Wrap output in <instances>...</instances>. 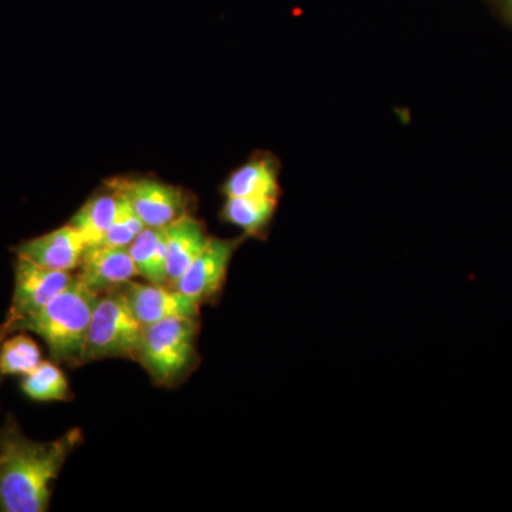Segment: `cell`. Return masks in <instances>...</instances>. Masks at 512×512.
<instances>
[{"label":"cell","mask_w":512,"mask_h":512,"mask_svg":"<svg viewBox=\"0 0 512 512\" xmlns=\"http://www.w3.org/2000/svg\"><path fill=\"white\" fill-rule=\"evenodd\" d=\"M80 439L74 429L57 440L35 441L15 417H6L0 427V512L49 510L53 481Z\"/></svg>","instance_id":"1"},{"label":"cell","mask_w":512,"mask_h":512,"mask_svg":"<svg viewBox=\"0 0 512 512\" xmlns=\"http://www.w3.org/2000/svg\"><path fill=\"white\" fill-rule=\"evenodd\" d=\"M100 295L74 275L72 284L30 318L16 323L10 335L30 332L45 340L50 359L62 365H82L84 342Z\"/></svg>","instance_id":"2"},{"label":"cell","mask_w":512,"mask_h":512,"mask_svg":"<svg viewBox=\"0 0 512 512\" xmlns=\"http://www.w3.org/2000/svg\"><path fill=\"white\" fill-rule=\"evenodd\" d=\"M197 319L170 318L143 326L137 362L161 386H170L191 369L197 359Z\"/></svg>","instance_id":"3"},{"label":"cell","mask_w":512,"mask_h":512,"mask_svg":"<svg viewBox=\"0 0 512 512\" xmlns=\"http://www.w3.org/2000/svg\"><path fill=\"white\" fill-rule=\"evenodd\" d=\"M143 325L119 289L100 295L84 342L82 363L124 357L136 360Z\"/></svg>","instance_id":"4"},{"label":"cell","mask_w":512,"mask_h":512,"mask_svg":"<svg viewBox=\"0 0 512 512\" xmlns=\"http://www.w3.org/2000/svg\"><path fill=\"white\" fill-rule=\"evenodd\" d=\"M13 271H15V289H13L9 311L6 313L5 320L0 323V343L9 338L10 330L16 323L30 318L40 309L45 308L47 303L72 284L74 279V275L70 272L45 268L20 255H16Z\"/></svg>","instance_id":"5"},{"label":"cell","mask_w":512,"mask_h":512,"mask_svg":"<svg viewBox=\"0 0 512 512\" xmlns=\"http://www.w3.org/2000/svg\"><path fill=\"white\" fill-rule=\"evenodd\" d=\"M109 190L123 197L146 227L164 228L190 214V195L156 178H114Z\"/></svg>","instance_id":"6"},{"label":"cell","mask_w":512,"mask_h":512,"mask_svg":"<svg viewBox=\"0 0 512 512\" xmlns=\"http://www.w3.org/2000/svg\"><path fill=\"white\" fill-rule=\"evenodd\" d=\"M245 239L247 235L234 239L211 237L207 247L192 262L174 289L201 303L215 298L227 282L232 256Z\"/></svg>","instance_id":"7"},{"label":"cell","mask_w":512,"mask_h":512,"mask_svg":"<svg viewBox=\"0 0 512 512\" xmlns=\"http://www.w3.org/2000/svg\"><path fill=\"white\" fill-rule=\"evenodd\" d=\"M119 291L143 326L170 318L200 316L201 302L170 286L140 284L131 279Z\"/></svg>","instance_id":"8"},{"label":"cell","mask_w":512,"mask_h":512,"mask_svg":"<svg viewBox=\"0 0 512 512\" xmlns=\"http://www.w3.org/2000/svg\"><path fill=\"white\" fill-rule=\"evenodd\" d=\"M86 248L82 234L67 224L40 237L20 242L12 251L45 268L72 272L82 264Z\"/></svg>","instance_id":"9"},{"label":"cell","mask_w":512,"mask_h":512,"mask_svg":"<svg viewBox=\"0 0 512 512\" xmlns=\"http://www.w3.org/2000/svg\"><path fill=\"white\" fill-rule=\"evenodd\" d=\"M77 279L97 295L117 291L138 276L128 247L93 245L84 251Z\"/></svg>","instance_id":"10"},{"label":"cell","mask_w":512,"mask_h":512,"mask_svg":"<svg viewBox=\"0 0 512 512\" xmlns=\"http://www.w3.org/2000/svg\"><path fill=\"white\" fill-rule=\"evenodd\" d=\"M163 229L167 241L168 286L174 288L207 247L211 237H208L204 224L191 214L183 215Z\"/></svg>","instance_id":"11"},{"label":"cell","mask_w":512,"mask_h":512,"mask_svg":"<svg viewBox=\"0 0 512 512\" xmlns=\"http://www.w3.org/2000/svg\"><path fill=\"white\" fill-rule=\"evenodd\" d=\"M225 197H264L279 200L278 163L271 156L254 157L229 175L222 185Z\"/></svg>","instance_id":"12"},{"label":"cell","mask_w":512,"mask_h":512,"mask_svg":"<svg viewBox=\"0 0 512 512\" xmlns=\"http://www.w3.org/2000/svg\"><path fill=\"white\" fill-rule=\"evenodd\" d=\"M138 276L148 284L168 286L167 241L163 228L146 227L128 245Z\"/></svg>","instance_id":"13"},{"label":"cell","mask_w":512,"mask_h":512,"mask_svg":"<svg viewBox=\"0 0 512 512\" xmlns=\"http://www.w3.org/2000/svg\"><path fill=\"white\" fill-rule=\"evenodd\" d=\"M278 201L264 197H227L221 218L241 228L247 237L261 238L274 220Z\"/></svg>","instance_id":"14"},{"label":"cell","mask_w":512,"mask_h":512,"mask_svg":"<svg viewBox=\"0 0 512 512\" xmlns=\"http://www.w3.org/2000/svg\"><path fill=\"white\" fill-rule=\"evenodd\" d=\"M119 204L116 192L94 195L74 214L69 224L82 234L87 247L99 245L116 218Z\"/></svg>","instance_id":"15"},{"label":"cell","mask_w":512,"mask_h":512,"mask_svg":"<svg viewBox=\"0 0 512 512\" xmlns=\"http://www.w3.org/2000/svg\"><path fill=\"white\" fill-rule=\"evenodd\" d=\"M20 389L35 402H66L70 397L66 376L55 363L47 360H42L32 372L23 376Z\"/></svg>","instance_id":"16"},{"label":"cell","mask_w":512,"mask_h":512,"mask_svg":"<svg viewBox=\"0 0 512 512\" xmlns=\"http://www.w3.org/2000/svg\"><path fill=\"white\" fill-rule=\"evenodd\" d=\"M42 362V352L25 332L0 343V375L25 376Z\"/></svg>","instance_id":"17"},{"label":"cell","mask_w":512,"mask_h":512,"mask_svg":"<svg viewBox=\"0 0 512 512\" xmlns=\"http://www.w3.org/2000/svg\"><path fill=\"white\" fill-rule=\"evenodd\" d=\"M119 195V194H117ZM119 211L106 237L99 245L104 247H128L136 239L137 235L146 228L144 222L138 218L136 212L123 197H120Z\"/></svg>","instance_id":"18"},{"label":"cell","mask_w":512,"mask_h":512,"mask_svg":"<svg viewBox=\"0 0 512 512\" xmlns=\"http://www.w3.org/2000/svg\"><path fill=\"white\" fill-rule=\"evenodd\" d=\"M498 2H500L504 15L507 16V19L512 23V0H498Z\"/></svg>","instance_id":"19"},{"label":"cell","mask_w":512,"mask_h":512,"mask_svg":"<svg viewBox=\"0 0 512 512\" xmlns=\"http://www.w3.org/2000/svg\"><path fill=\"white\" fill-rule=\"evenodd\" d=\"M2 377H3V376H2V375H0V382H2Z\"/></svg>","instance_id":"20"}]
</instances>
